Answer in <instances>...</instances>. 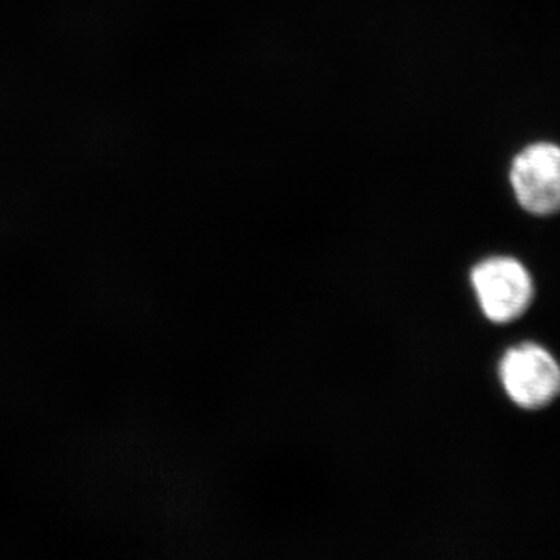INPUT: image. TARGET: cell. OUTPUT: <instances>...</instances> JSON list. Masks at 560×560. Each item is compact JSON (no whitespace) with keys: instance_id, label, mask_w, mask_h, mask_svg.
Returning <instances> with one entry per match:
<instances>
[{"instance_id":"2","label":"cell","mask_w":560,"mask_h":560,"mask_svg":"<svg viewBox=\"0 0 560 560\" xmlns=\"http://www.w3.org/2000/svg\"><path fill=\"white\" fill-rule=\"evenodd\" d=\"M499 377L504 393L517 407L539 410L560 394V366L547 349L523 342L501 357Z\"/></svg>"},{"instance_id":"3","label":"cell","mask_w":560,"mask_h":560,"mask_svg":"<svg viewBox=\"0 0 560 560\" xmlns=\"http://www.w3.org/2000/svg\"><path fill=\"white\" fill-rule=\"evenodd\" d=\"M512 190L518 205L534 215H551L560 210V147L533 143L512 161Z\"/></svg>"},{"instance_id":"1","label":"cell","mask_w":560,"mask_h":560,"mask_svg":"<svg viewBox=\"0 0 560 560\" xmlns=\"http://www.w3.org/2000/svg\"><path fill=\"white\" fill-rule=\"evenodd\" d=\"M470 285L482 315L493 324L521 318L533 302V279L514 257L493 256L478 261L470 271Z\"/></svg>"}]
</instances>
